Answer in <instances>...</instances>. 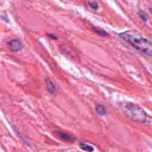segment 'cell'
<instances>
[{
    "label": "cell",
    "mask_w": 152,
    "mask_h": 152,
    "mask_svg": "<svg viewBox=\"0 0 152 152\" xmlns=\"http://www.w3.org/2000/svg\"><path fill=\"white\" fill-rule=\"evenodd\" d=\"M45 82L46 88H47L48 91L50 94H55L56 92V88L55 85L53 83V82L48 77H46L45 79Z\"/></svg>",
    "instance_id": "cell-5"
},
{
    "label": "cell",
    "mask_w": 152,
    "mask_h": 152,
    "mask_svg": "<svg viewBox=\"0 0 152 152\" xmlns=\"http://www.w3.org/2000/svg\"><path fill=\"white\" fill-rule=\"evenodd\" d=\"M79 147H80L81 149L84 150V151H88V152H92L94 151V148L91 145H88L87 143H85L83 142H79Z\"/></svg>",
    "instance_id": "cell-7"
},
{
    "label": "cell",
    "mask_w": 152,
    "mask_h": 152,
    "mask_svg": "<svg viewBox=\"0 0 152 152\" xmlns=\"http://www.w3.org/2000/svg\"><path fill=\"white\" fill-rule=\"evenodd\" d=\"M95 110H96V113L100 116H105L107 114L106 108L102 105H96Z\"/></svg>",
    "instance_id": "cell-6"
},
{
    "label": "cell",
    "mask_w": 152,
    "mask_h": 152,
    "mask_svg": "<svg viewBox=\"0 0 152 152\" xmlns=\"http://www.w3.org/2000/svg\"><path fill=\"white\" fill-rule=\"evenodd\" d=\"M119 107L123 114L129 119L138 123H145L148 120V114L143 108L132 102H122Z\"/></svg>",
    "instance_id": "cell-2"
},
{
    "label": "cell",
    "mask_w": 152,
    "mask_h": 152,
    "mask_svg": "<svg viewBox=\"0 0 152 152\" xmlns=\"http://www.w3.org/2000/svg\"><path fill=\"white\" fill-rule=\"evenodd\" d=\"M7 45H8L10 50L13 52L20 51L22 48H23V45H22V42L18 39H13L7 42Z\"/></svg>",
    "instance_id": "cell-3"
},
{
    "label": "cell",
    "mask_w": 152,
    "mask_h": 152,
    "mask_svg": "<svg viewBox=\"0 0 152 152\" xmlns=\"http://www.w3.org/2000/svg\"><path fill=\"white\" fill-rule=\"evenodd\" d=\"M139 15L140 16V17L142 18V20H144V21L148 20V15H147L145 13H144L143 11H140Z\"/></svg>",
    "instance_id": "cell-10"
},
{
    "label": "cell",
    "mask_w": 152,
    "mask_h": 152,
    "mask_svg": "<svg viewBox=\"0 0 152 152\" xmlns=\"http://www.w3.org/2000/svg\"><path fill=\"white\" fill-rule=\"evenodd\" d=\"M88 3L89 7L94 9V10H96V9H98V7H99V4H98V3L96 2V1H88Z\"/></svg>",
    "instance_id": "cell-9"
},
{
    "label": "cell",
    "mask_w": 152,
    "mask_h": 152,
    "mask_svg": "<svg viewBox=\"0 0 152 152\" xmlns=\"http://www.w3.org/2000/svg\"><path fill=\"white\" fill-rule=\"evenodd\" d=\"M120 37L124 39L126 42L130 44L138 51L141 52L148 57L152 56L151 42L141 35L139 32L135 30H129L120 34Z\"/></svg>",
    "instance_id": "cell-1"
},
{
    "label": "cell",
    "mask_w": 152,
    "mask_h": 152,
    "mask_svg": "<svg viewBox=\"0 0 152 152\" xmlns=\"http://www.w3.org/2000/svg\"><path fill=\"white\" fill-rule=\"evenodd\" d=\"M48 37H50V38L52 39H57V37H54V35H53V34H48Z\"/></svg>",
    "instance_id": "cell-11"
},
{
    "label": "cell",
    "mask_w": 152,
    "mask_h": 152,
    "mask_svg": "<svg viewBox=\"0 0 152 152\" xmlns=\"http://www.w3.org/2000/svg\"><path fill=\"white\" fill-rule=\"evenodd\" d=\"M53 134L56 137L59 138V140L62 141H65V142H72L74 140V137L71 135L65 133V132H59V131H56L55 132H53Z\"/></svg>",
    "instance_id": "cell-4"
},
{
    "label": "cell",
    "mask_w": 152,
    "mask_h": 152,
    "mask_svg": "<svg viewBox=\"0 0 152 152\" xmlns=\"http://www.w3.org/2000/svg\"><path fill=\"white\" fill-rule=\"evenodd\" d=\"M91 29H92V31H94L96 34H99V35H100V36H102V37H108V34L105 31V30L100 29V28H96V27H94V26L92 27Z\"/></svg>",
    "instance_id": "cell-8"
}]
</instances>
